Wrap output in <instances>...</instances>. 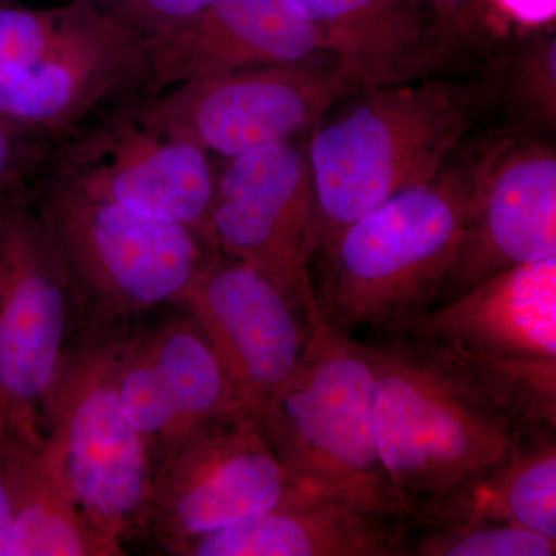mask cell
Masks as SVG:
<instances>
[{
	"label": "cell",
	"instance_id": "22",
	"mask_svg": "<svg viewBox=\"0 0 556 556\" xmlns=\"http://www.w3.org/2000/svg\"><path fill=\"white\" fill-rule=\"evenodd\" d=\"M116 390L130 426L144 445L155 479L185 442V431L139 320L131 321L121 343Z\"/></svg>",
	"mask_w": 556,
	"mask_h": 556
},
{
	"label": "cell",
	"instance_id": "10",
	"mask_svg": "<svg viewBox=\"0 0 556 556\" xmlns=\"http://www.w3.org/2000/svg\"><path fill=\"white\" fill-rule=\"evenodd\" d=\"M306 138L230 159L207 226L212 249L262 270L303 305L314 299L318 226Z\"/></svg>",
	"mask_w": 556,
	"mask_h": 556
},
{
	"label": "cell",
	"instance_id": "8",
	"mask_svg": "<svg viewBox=\"0 0 556 556\" xmlns=\"http://www.w3.org/2000/svg\"><path fill=\"white\" fill-rule=\"evenodd\" d=\"M367 87L340 58L320 50L300 61L190 80L149 115L230 160L309 134L328 110Z\"/></svg>",
	"mask_w": 556,
	"mask_h": 556
},
{
	"label": "cell",
	"instance_id": "3",
	"mask_svg": "<svg viewBox=\"0 0 556 556\" xmlns=\"http://www.w3.org/2000/svg\"><path fill=\"white\" fill-rule=\"evenodd\" d=\"M367 343L379 456L415 515L495 467L522 433L535 431L456 346L412 334Z\"/></svg>",
	"mask_w": 556,
	"mask_h": 556
},
{
	"label": "cell",
	"instance_id": "6",
	"mask_svg": "<svg viewBox=\"0 0 556 556\" xmlns=\"http://www.w3.org/2000/svg\"><path fill=\"white\" fill-rule=\"evenodd\" d=\"M87 308L123 320L177 305L212 254L197 230L87 195L67 179L39 207Z\"/></svg>",
	"mask_w": 556,
	"mask_h": 556
},
{
	"label": "cell",
	"instance_id": "20",
	"mask_svg": "<svg viewBox=\"0 0 556 556\" xmlns=\"http://www.w3.org/2000/svg\"><path fill=\"white\" fill-rule=\"evenodd\" d=\"M177 309L144 327V332L174 399L186 441L200 428L249 407L206 334L186 311Z\"/></svg>",
	"mask_w": 556,
	"mask_h": 556
},
{
	"label": "cell",
	"instance_id": "7",
	"mask_svg": "<svg viewBox=\"0 0 556 556\" xmlns=\"http://www.w3.org/2000/svg\"><path fill=\"white\" fill-rule=\"evenodd\" d=\"M87 308L39 214L0 208V416L43 439V412Z\"/></svg>",
	"mask_w": 556,
	"mask_h": 556
},
{
	"label": "cell",
	"instance_id": "27",
	"mask_svg": "<svg viewBox=\"0 0 556 556\" xmlns=\"http://www.w3.org/2000/svg\"><path fill=\"white\" fill-rule=\"evenodd\" d=\"M497 2L511 16L529 24H543L551 21L555 14V0H497Z\"/></svg>",
	"mask_w": 556,
	"mask_h": 556
},
{
	"label": "cell",
	"instance_id": "28",
	"mask_svg": "<svg viewBox=\"0 0 556 556\" xmlns=\"http://www.w3.org/2000/svg\"><path fill=\"white\" fill-rule=\"evenodd\" d=\"M211 2L212 0H149L153 10L179 20L199 16Z\"/></svg>",
	"mask_w": 556,
	"mask_h": 556
},
{
	"label": "cell",
	"instance_id": "17",
	"mask_svg": "<svg viewBox=\"0 0 556 556\" xmlns=\"http://www.w3.org/2000/svg\"><path fill=\"white\" fill-rule=\"evenodd\" d=\"M179 46L152 50L160 83H190L255 65L294 62L324 50L292 0H212Z\"/></svg>",
	"mask_w": 556,
	"mask_h": 556
},
{
	"label": "cell",
	"instance_id": "24",
	"mask_svg": "<svg viewBox=\"0 0 556 556\" xmlns=\"http://www.w3.org/2000/svg\"><path fill=\"white\" fill-rule=\"evenodd\" d=\"M33 137L0 112V208L27 206L25 193L35 156Z\"/></svg>",
	"mask_w": 556,
	"mask_h": 556
},
{
	"label": "cell",
	"instance_id": "13",
	"mask_svg": "<svg viewBox=\"0 0 556 556\" xmlns=\"http://www.w3.org/2000/svg\"><path fill=\"white\" fill-rule=\"evenodd\" d=\"M65 179L87 195L188 226L207 241L217 190L208 152L149 113L94 139Z\"/></svg>",
	"mask_w": 556,
	"mask_h": 556
},
{
	"label": "cell",
	"instance_id": "12",
	"mask_svg": "<svg viewBox=\"0 0 556 556\" xmlns=\"http://www.w3.org/2000/svg\"><path fill=\"white\" fill-rule=\"evenodd\" d=\"M552 257H556L554 139L515 134L493 163L433 308L497 273Z\"/></svg>",
	"mask_w": 556,
	"mask_h": 556
},
{
	"label": "cell",
	"instance_id": "9",
	"mask_svg": "<svg viewBox=\"0 0 556 556\" xmlns=\"http://www.w3.org/2000/svg\"><path fill=\"white\" fill-rule=\"evenodd\" d=\"M298 489L263 438L257 412L240 408L190 434L161 468L144 540L167 554L260 517Z\"/></svg>",
	"mask_w": 556,
	"mask_h": 556
},
{
	"label": "cell",
	"instance_id": "14",
	"mask_svg": "<svg viewBox=\"0 0 556 556\" xmlns=\"http://www.w3.org/2000/svg\"><path fill=\"white\" fill-rule=\"evenodd\" d=\"M336 54L368 87L464 67L475 51L431 0H292Z\"/></svg>",
	"mask_w": 556,
	"mask_h": 556
},
{
	"label": "cell",
	"instance_id": "23",
	"mask_svg": "<svg viewBox=\"0 0 556 556\" xmlns=\"http://www.w3.org/2000/svg\"><path fill=\"white\" fill-rule=\"evenodd\" d=\"M556 540L508 522L415 515L405 556H555Z\"/></svg>",
	"mask_w": 556,
	"mask_h": 556
},
{
	"label": "cell",
	"instance_id": "11",
	"mask_svg": "<svg viewBox=\"0 0 556 556\" xmlns=\"http://www.w3.org/2000/svg\"><path fill=\"white\" fill-rule=\"evenodd\" d=\"M314 300L295 302L262 270L214 249L175 306L197 321L241 401L258 413L303 356Z\"/></svg>",
	"mask_w": 556,
	"mask_h": 556
},
{
	"label": "cell",
	"instance_id": "5",
	"mask_svg": "<svg viewBox=\"0 0 556 556\" xmlns=\"http://www.w3.org/2000/svg\"><path fill=\"white\" fill-rule=\"evenodd\" d=\"M131 321L89 311L43 412L54 477L113 543L144 540L153 471L118 390L116 362Z\"/></svg>",
	"mask_w": 556,
	"mask_h": 556
},
{
	"label": "cell",
	"instance_id": "4",
	"mask_svg": "<svg viewBox=\"0 0 556 556\" xmlns=\"http://www.w3.org/2000/svg\"><path fill=\"white\" fill-rule=\"evenodd\" d=\"M257 417L263 438L299 489L346 493L415 515L379 456L367 340L329 325L316 300L303 356Z\"/></svg>",
	"mask_w": 556,
	"mask_h": 556
},
{
	"label": "cell",
	"instance_id": "26",
	"mask_svg": "<svg viewBox=\"0 0 556 556\" xmlns=\"http://www.w3.org/2000/svg\"><path fill=\"white\" fill-rule=\"evenodd\" d=\"M11 497L7 475L5 420L0 416V556H7L11 535Z\"/></svg>",
	"mask_w": 556,
	"mask_h": 556
},
{
	"label": "cell",
	"instance_id": "15",
	"mask_svg": "<svg viewBox=\"0 0 556 556\" xmlns=\"http://www.w3.org/2000/svg\"><path fill=\"white\" fill-rule=\"evenodd\" d=\"M413 514L346 493L298 489L239 526L172 547V556H405Z\"/></svg>",
	"mask_w": 556,
	"mask_h": 556
},
{
	"label": "cell",
	"instance_id": "2",
	"mask_svg": "<svg viewBox=\"0 0 556 556\" xmlns=\"http://www.w3.org/2000/svg\"><path fill=\"white\" fill-rule=\"evenodd\" d=\"M489 115L484 72L464 67L367 87L328 110L306 138L317 255L367 212L437 177Z\"/></svg>",
	"mask_w": 556,
	"mask_h": 556
},
{
	"label": "cell",
	"instance_id": "18",
	"mask_svg": "<svg viewBox=\"0 0 556 556\" xmlns=\"http://www.w3.org/2000/svg\"><path fill=\"white\" fill-rule=\"evenodd\" d=\"M11 535L7 556H119L126 548L90 525L51 470L43 439L5 426Z\"/></svg>",
	"mask_w": 556,
	"mask_h": 556
},
{
	"label": "cell",
	"instance_id": "25",
	"mask_svg": "<svg viewBox=\"0 0 556 556\" xmlns=\"http://www.w3.org/2000/svg\"><path fill=\"white\" fill-rule=\"evenodd\" d=\"M450 28L468 49L478 51L485 46L489 0H431Z\"/></svg>",
	"mask_w": 556,
	"mask_h": 556
},
{
	"label": "cell",
	"instance_id": "19",
	"mask_svg": "<svg viewBox=\"0 0 556 556\" xmlns=\"http://www.w3.org/2000/svg\"><path fill=\"white\" fill-rule=\"evenodd\" d=\"M417 515L508 522L556 540V430L522 433L500 464Z\"/></svg>",
	"mask_w": 556,
	"mask_h": 556
},
{
	"label": "cell",
	"instance_id": "1",
	"mask_svg": "<svg viewBox=\"0 0 556 556\" xmlns=\"http://www.w3.org/2000/svg\"><path fill=\"white\" fill-rule=\"evenodd\" d=\"M514 135H477L437 177L346 226L314 260L321 317L354 338H387L433 308L493 163Z\"/></svg>",
	"mask_w": 556,
	"mask_h": 556
},
{
	"label": "cell",
	"instance_id": "16",
	"mask_svg": "<svg viewBox=\"0 0 556 556\" xmlns=\"http://www.w3.org/2000/svg\"><path fill=\"white\" fill-rule=\"evenodd\" d=\"M404 334L490 356L556 362V257L486 278Z\"/></svg>",
	"mask_w": 556,
	"mask_h": 556
},
{
	"label": "cell",
	"instance_id": "21",
	"mask_svg": "<svg viewBox=\"0 0 556 556\" xmlns=\"http://www.w3.org/2000/svg\"><path fill=\"white\" fill-rule=\"evenodd\" d=\"M486 56L490 115L506 118L507 130L554 139L556 126V39L543 31L510 39Z\"/></svg>",
	"mask_w": 556,
	"mask_h": 556
}]
</instances>
